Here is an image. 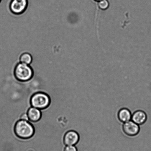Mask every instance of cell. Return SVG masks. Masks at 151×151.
<instances>
[{"mask_svg": "<svg viewBox=\"0 0 151 151\" xmlns=\"http://www.w3.org/2000/svg\"><path fill=\"white\" fill-rule=\"evenodd\" d=\"M80 137L78 133L74 131H69L65 134L63 143L66 146H75L79 141Z\"/></svg>", "mask_w": 151, "mask_h": 151, "instance_id": "cell-6", "label": "cell"}, {"mask_svg": "<svg viewBox=\"0 0 151 151\" xmlns=\"http://www.w3.org/2000/svg\"><path fill=\"white\" fill-rule=\"evenodd\" d=\"M94 1H101V0H94Z\"/></svg>", "mask_w": 151, "mask_h": 151, "instance_id": "cell-14", "label": "cell"}, {"mask_svg": "<svg viewBox=\"0 0 151 151\" xmlns=\"http://www.w3.org/2000/svg\"><path fill=\"white\" fill-rule=\"evenodd\" d=\"M20 119L22 120L28 121L29 120V118L27 113L22 114L20 116Z\"/></svg>", "mask_w": 151, "mask_h": 151, "instance_id": "cell-13", "label": "cell"}, {"mask_svg": "<svg viewBox=\"0 0 151 151\" xmlns=\"http://www.w3.org/2000/svg\"><path fill=\"white\" fill-rule=\"evenodd\" d=\"M64 151H78V150L75 146H66Z\"/></svg>", "mask_w": 151, "mask_h": 151, "instance_id": "cell-12", "label": "cell"}, {"mask_svg": "<svg viewBox=\"0 0 151 151\" xmlns=\"http://www.w3.org/2000/svg\"><path fill=\"white\" fill-rule=\"evenodd\" d=\"M27 113L29 120L32 122H38L42 116V113L40 110L33 107L29 108Z\"/></svg>", "mask_w": 151, "mask_h": 151, "instance_id": "cell-8", "label": "cell"}, {"mask_svg": "<svg viewBox=\"0 0 151 151\" xmlns=\"http://www.w3.org/2000/svg\"><path fill=\"white\" fill-rule=\"evenodd\" d=\"M28 6V0H12L9 8L13 14L20 15L26 11Z\"/></svg>", "mask_w": 151, "mask_h": 151, "instance_id": "cell-4", "label": "cell"}, {"mask_svg": "<svg viewBox=\"0 0 151 151\" xmlns=\"http://www.w3.org/2000/svg\"><path fill=\"white\" fill-rule=\"evenodd\" d=\"M15 134L22 139H28L35 134V129L32 124L28 121L20 120L16 122L14 127Z\"/></svg>", "mask_w": 151, "mask_h": 151, "instance_id": "cell-1", "label": "cell"}, {"mask_svg": "<svg viewBox=\"0 0 151 151\" xmlns=\"http://www.w3.org/2000/svg\"><path fill=\"white\" fill-rule=\"evenodd\" d=\"M1 0H0V4H1Z\"/></svg>", "mask_w": 151, "mask_h": 151, "instance_id": "cell-15", "label": "cell"}, {"mask_svg": "<svg viewBox=\"0 0 151 151\" xmlns=\"http://www.w3.org/2000/svg\"><path fill=\"white\" fill-rule=\"evenodd\" d=\"M33 61V57L32 55L27 52L22 53L19 57V61L26 64L30 65Z\"/></svg>", "mask_w": 151, "mask_h": 151, "instance_id": "cell-10", "label": "cell"}, {"mask_svg": "<svg viewBox=\"0 0 151 151\" xmlns=\"http://www.w3.org/2000/svg\"><path fill=\"white\" fill-rule=\"evenodd\" d=\"M32 107L40 110L47 108L51 103V99L48 94L43 92H38L32 95L30 100Z\"/></svg>", "mask_w": 151, "mask_h": 151, "instance_id": "cell-3", "label": "cell"}, {"mask_svg": "<svg viewBox=\"0 0 151 151\" xmlns=\"http://www.w3.org/2000/svg\"><path fill=\"white\" fill-rule=\"evenodd\" d=\"M118 116L119 120L124 123L131 121L132 115L128 109L124 108L121 109L118 112Z\"/></svg>", "mask_w": 151, "mask_h": 151, "instance_id": "cell-9", "label": "cell"}, {"mask_svg": "<svg viewBox=\"0 0 151 151\" xmlns=\"http://www.w3.org/2000/svg\"><path fill=\"white\" fill-rule=\"evenodd\" d=\"M123 130L125 134L130 137L137 135L140 131L139 125L132 121L124 123Z\"/></svg>", "mask_w": 151, "mask_h": 151, "instance_id": "cell-5", "label": "cell"}, {"mask_svg": "<svg viewBox=\"0 0 151 151\" xmlns=\"http://www.w3.org/2000/svg\"><path fill=\"white\" fill-rule=\"evenodd\" d=\"M14 74L17 80L20 82H26L33 77L34 71L30 65L19 62L15 66Z\"/></svg>", "mask_w": 151, "mask_h": 151, "instance_id": "cell-2", "label": "cell"}, {"mask_svg": "<svg viewBox=\"0 0 151 151\" xmlns=\"http://www.w3.org/2000/svg\"><path fill=\"white\" fill-rule=\"evenodd\" d=\"M99 8L102 10H105L108 8L109 7V3L107 0H101L99 1Z\"/></svg>", "mask_w": 151, "mask_h": 151, "instance_id": "cell-11", "label": "cell"}, {"mask_svg": "<svg viewBox=\"0 0 151 151\" xmlns=\"http://www.w3.org/2000/svg\"><path fill=\"white\" fill-rule=\"evenodd\" d=\"M147 115L145 112L142 110L137 111L133 113L132 121L139 125H143L146 122Z\"/></svg>", "mask_w": 151, "mask_h": 151, "instance_id": "cell-7", "label": "cell"}]
</instances>
